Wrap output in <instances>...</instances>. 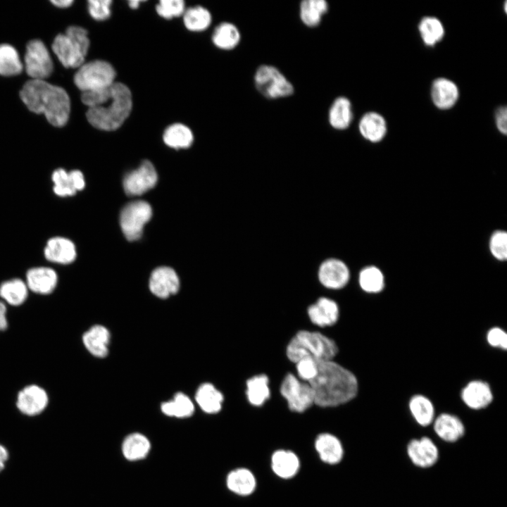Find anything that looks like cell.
<instances>
[{"mask_svg": "<svg viewBox=\"0 0 507 507\" xmlns=\"http://www.w3.org/2000/svg\"><path fill=\"white\" fill-rule=\"evenodd\" d=\"M459 92L457 85L451 80L439 77L436 79L431 87L432 102L439 109L452 108L458 101Z\"/></svg>", "mask_w": 507, "mask_h": 507, "instance_id": "cell-19", "label": "cell"}, {"mask_svg": "<svg viewBox=\"0 0 507 507\" xmlns=\"http://www.w3.org/2000/svg\"><path fill=\"white\" fill-rule=\"evenodd\" d=\"M337 303L327 297H320L308 308V315L311 321L320 327L332 326L339 318Z\"/></svg>", "mask_w": 507, "mask_h": 507, "instance_id": "cell-18", "label": "cell"}, {"mask_svg": "<svg viewBox=\"0 0 507 507\" xmlns=\"http://www.w3.org/2000/svg\"><path fill=\"white\" fill-rule=\"evenodd\" d=\"M223 394L211 383L201 384L196 390L195 400L201 409L206 413L215 414L222 408Z\"/></svg>", "mask_w": 507, "mask_h": 507, "instance_id": "cell-28", "label": "cell"}, {"mask_svg": "<svg viewBox=\"0 0 507 507\" xmlns=\"http://www.w3.org/2000/svg\"><path fill=\"white\" fill-rule=\"evenodd\" d=\"M116 73L108 62L94 60L83 63L74 76V82L82 92L101 90L115 82Z\"/></svg>", "mask_w": 507, "mask_h": 507, "instance_id": "cell-7", "label": "cell"}, {"mask_svg": "<svg viewBox=\"0 0 507 507\" xmlns=\"http://www.w3.org/2000/svg\"><path fill=\"white\" fill-rule=\"evenodd\" d=\"M315 447L320 459L329 464H336L341 461L344 455L342 443L337 437L329 433H323L318 436Z\"/></svg>", "mask_w": 507, "mask_h": 507, "instance_id": "cell-25", "label": "cell"}, {"mask_svg": "<svg viewBox=\"0 0 507 507\" xmlns=\"http://www.w3.org/2000/svg\"><path fill=\"white\" fill-rule=\"evenodd\" d=\"M164 143L173 149H186L189 147L194 140L192 130L182 123L169 125L163 134Z\"/></svg>", "mask_w": 507, "mask_h": 507, "instance_id": "cell-32", "label": "cell"}, {"mask_svg": "<svg viewBox=\"0 0 507 507\" xmlns=\"http://www.w3.org/2000/svg\"><path fill=\"white\" fill-rule=\"evenodd\" d=\"M360 287L368 293L380 292L384 287V277L376 266L370 265L363 268L358 275Z\"/></svg>", "mask_w": 507, "mask_h": 507, "instance_id": "cell-39", "label": "cell"}, {"mask_svg": "<svg viewBox=\"0 0 507 507\" xmlns=\"http://www.w3.org/2000/svg\"><path fill=\"white\" fill-rule=\"evenodd\" d=\"M308 383L314 394V403L320 407L346 403L358 392L356 376L332 360L319 363L316 376Z\"/></svg>", "mask_w": 507, "mask_h": 507, "instance_id": "cell-2", "label": "cell"}, {"mask_svg": "<svg viewBox=\"0 0 507 507\" xmlns=\"http://www.w3.org/2000/svg\"><path fill=\"white\" fill-rule=\"evenodd\" d=\"M338 353L335 342L318 332L299 331L287 347V356L294 363L304 358L317 363L331 361Z\"/></svg>", "mask_w": 507, "mask_h": 507, "instance_id": "cell-4", "label": "cell"}, {"mask_svg": "<svg viewBox=\"0 0 507 507\" xmlns=\"http://www.w3.org/2000/svg\"><path fill=\"white\" fill-rule=\"evenodd\" d=\"M420 35L427 46H434L444 36V27L441 21L432 16L421 19L418 25Z\"/></svg>", "mask_w": 507, "mask_h": 507, "instance_id": "cell-38", "label": "cell"}, {"mask_svg": "<svg viewBox=\"0 0 507 507\" xmlns=\"http://www.w3.org/2000/svg\"><path fill=\"white\" fill-rule=\"evenodd\" d=\"M152 216L150 204L144 201H135L125 206L120 215L121 230L129 241L139 239L144 225Z\"/></svg>", "mask_w": 507, "mask_h": 507, "instance_id": "cell-8", "label": "cell"}, {"mask_svg": "<svg viewBox=\"0 0 507 507\" xmlns=\"http://www.w3.org/2000/svg\"><path fill=\"white\" fill-rule=\"evenodd\" d=\"M496 125L499 132L503 134L507 132V109L506 106L499 107L495 115Z\"/></svg>", "mask_w": 507, "mask_h": 507, "instance_id": "cell-47", "label": "cell"}, {"mask_svg": "<svg viewBox=\"0 0 507 507\" xmlns=\"http://www.w3.org/2000/svg\"><path fill=\"white\" fill-rule=\"evenodd\" d=\"M43 254L46 261L59 265L71 264L77 257L74 242L63 236L50 237L46 242Z\"/></svg>", "mask_w": 507, "mask_h": 507, "instance_id": "cell-14", "label": "cell"}, {"mask_svg": "<svg viewBox=\"0 0 507 507\" xmlns=\"http://www.w3.org/2000/svg\"><path fill=\"white\" fill-rule=\"evenodd\" d=\"M158 180L153 164L144 161L139 168L127 173L123 179V188L129 196L141 195L152 189Z\"/></svg>", "mask_w": 507, "mask_h": 507, "instance_id": "cell-11", "label": "cell"}, {"mask_svg": "<svg viewBox=\"0 0 507 507\" xmlns=\"http://www.w3.org/2000/svg\"><path fill=\"white\" fill-rule=\"evenodd\" d=\"M434 430L439 438L447 442L458 441L465 433L462 421L449 413H442L434 420Z\"/></svg>", "mask_w": 507, "mask_h": 507, "instance_id": "cell-23", "label": "cell"}, {"mask_svg": "<svg viewBox=\"0 0 507 507\" xmlns=\"http://www.w3.org/2000/svg\"><path fill=\"white\" fill-rule=\"evenodd\" d=\"M165 415L175 418H187L194 411V406L189 397L184 393H176L173 398L161 406Z\"/></svg>", "mask_w": 507, "mask_h": 507, "instance_id": "cell-35", "label": "cell"}, {"mask_svg": "<svg viewBox=\"0 0 507 507\" xmlns=\"http://www.w3.org/2000/svg\"><path fill=\"white\" fill-rule=\"evenodd\" d=\"M407 454L416 466L426 468L434 465L439 458V449L429 437L412 439L407 445Z\"/></svg>", "mask_w": 507, "mask_h": 507, "instance_id": "cell-16", "label": "cell"}, {"mask_svg": "<svg viewBox=\"0 0 507 507\" xmlns=\"http://www.w3.org/2000/svg\"><path fill=\"white\" fill-rule=\"evenodd\" d=\"M149 286L152 294L157 297L165 299L178 292L180 280L173 268L159 267L152 272Z\"/></svg>", "mask_w": 507, "mask_h": 507, "instance_id": "cell-17", "label": "cell"}, {"mask_svg": "<svg viewBox=\"0 0 507 507\" xmlns=\"http://www.w3.org/2000/svg\"><path fill=\"white\" fill-rule=\"evenodd\" d=\"M141 2H142V1L132 0V1H128V4H129V6H130L131 8H132V9H136V8H137L139 7V4H140Z\"/></svg>", "mask_w": 507, "mask_h": 507, "instance_id": "cell-52", "label": "cell"}, {"mask_svg": "<svg viewBox=\"0 0 507 507\" xmlns=\"http://www.w3.org/2000/svg\"><path fill=\"white\" fill-rule=\"evenodd\" d=\"M22 69L23 65L15 48L6 44H0V75H18Z\"/></svg>", "mask_w": 507, "mask_h": 507, "instance_id": "cell-40", "label": "cell"}, {"mask_svg": "<svg viewBox=\"0 0 507 507\" xmlns=\"http://www.w3.org/2000/svg\"><path fill=\"white\" fill-rule=\"evenodd\" d=\"M6 312L5 303L0 300V331H4L8 327Z\"/></svg>", "mask_w": 507, "mask_h": 507, "instance_id": "cell-49", "label": "cell"}, {"mask_svg": "<svg viewBox=\"0 0 507 507\" xmlns=\"http://www.w3.org/2000/svg\"><path fill=\"white\" fill-rule=\"evenodd\" d=\"M25 67L32 80H44L53 70V62L44 44L39 39L28 42L25 55Z\"/></svg>", "mask_w": 507, "mask_h": 507, "instance_id": "cell-10", "label": "cell"}, {"mask_svg": "<svg viewBox=\"0 0 507 507\" xmlns=\"http://www.w3.org/2000/svg\"><path fill=\"white\" fill-rule=\"evenodd\" d=\"M295 363L298 375L302 381L309 382L316 376L318 363L314 360L304 358L299 360Z\"/></svg>", "mask_w": 507, "mask_h": 507, "instance_id": "cell-44", "label": "cell"}, {"mask_svg": "<svg viewBox=\"0 0 507 507\" xmlns=\"http://www.w3.org/2000/svg\"><path fill=\"white\" fill-rule=\"evenodd\" d=\"M489 250L492 255L498 261L507 258V233L504 230L494 231L489 239Z\"/></svg>", "mask_w": 507, "mask_h": 507, "instance_id": "cell-42", "label": "cell"}, {"mask_svg": "<svg viewBox=\"0 0 507 507\" xmlns=\"http://www.w3.org/2000/svg\"><path fill=\"white\" fill-rule=\"evenodd\" d=\"M461 397L466 406L475 410L487 407L493 399L489 385L480 380L469 382L463 388Z\"/></svg>", "mask_w": 507, "mask_h": 507, "instance_id": "cell-21", "label": "cell"}, {"mask_svg": "<svg viewBox=\"0 0 507 507\" xmlns=\"http://www.w3.org/2000/svg\"><path fill=\"white\" fill-rule=\"evenodd\" d=\"M242 39L239 28L230 22H223L217 25L212 34V42L219 49L231 51L240 43Z\"/></svg>", "mask_w": 507, "mask_h": 507, "instance_id": "cell-27", "label": "cell"}, {"mask_svg": "<svg viewBox=\"0 0 507 507\" xmlns=\"http://www.w3.org/2000/svg\"><path fill=\"white\" fill-rule=\"evenodd\" d=\"M254 82L256 90L268 99L289 97L294 92L293 84L277 67L270 64L256 68Z\"/></svg>", "mask_w": 507, "mask_h": 507, "instance_id": "cell-6", "label": "cell"}, {"mask_svg": "<svg viewBox=\"0 0 507 507\" xmlns=\"http://www.w3.org/2000/svg\"><path fill=\"white\" fill-rule=\"evenodd\" d=\"M226 483L230 491L242 496L251 494L256 484L254 475L246 468H239L230 472Z\"/></svg>", "mask_w": 507, "mask_h": 507, "instance_id": "cell-31", "label": "cell"}, {"mask_svg": "<svg viewBox=\"0 0 507 507\" xmlns=\"http://www.w3.org/2000/svg\"><path fill=\"white\" fill-rule=\"evenodd\" d=\"M353 120V110L351 101L341 96L334 99L327 114L328 123L336 130H346Z\"/></svg>", "mask_w": 507, "mask_h": 507, "instance_id": "cell-22", "label": "cell"}, {"mask_svg": "<svg viewBox=\"0 0 507 507\" xmlns=\"http://www.w3.org/2000/svg\"><path fill=\"white\" fill-rule=\"evenodd\" d=\"M182 15L186 28L192 32L204 31L210 26L212 22L210 11L200 6L187 8Z\"/></svg>", "mask_w": 507, "mask_h": 507, "instance_id": "cell-37", "label": "cell"}, {"mask_svg": "<svg viewBox=\"0 0 507 507\" xmlns=\"http://www.w3.org/2000/svg\"><path fill=\"white\" fill-rule=\"evenodd\" d=\"M20 96L30 111L43 113L52 125L62 127L68 122L70 100L63 88L44 80H30L24 84Z\"/></svg>", "mask_w": 507, "mask_h": 507, "instance_id": "cell-3", "label": "cell"}, {"mask_svg": "<svg viewBox=\"0 0 507 507\" xmlns=\"http://www.w3.org/2000/svg\"><path fill=\"white\" fill-rule=\"evenodd\" d=\"M150 448V442L144 435L132 433L124 439L122 452L128 461H139L147 456Z\"/></svg>", "mask_w": 507, "mask_h": 507, "instance_id": "cell-33", "label": "cell"}, {"mask_svg": "<svg viewBox=\"0 0 507 507\" xmlns=\"http://www.w3.org/2000/svg\"><path fill=\"white\" fill-rule=\"evenodd\" d=\"M81 100L89 107L86 113L88 122L95 128L105 131L119 128L132 108L130 89L117 82L101 90L82 92Z\"/></svg>", "mask_w": 507, "mask_h": 507, "instance_id": "cell-1", "label": "cell"}, {"mask_svg": "<svg viewBox=\"0 0 507 507\" xmlns=\"http://www.w3.org/2000/svg\"><path fill=\"white\" fill-rule=\"evenodd\" d=\"M319 282L325 287L339 289L344 287L350 279V270L342 260L330 258L321 263L318 271Z\"/></svg>", "mask_w": 507, "mask_h": 507, "instance_id": "cell-12", "label": "cell"}, {"mask_svg": "<svg viewBox=\"0 0 507 507\" xmlns=\"http://www.w3.org/2000/svg\"><path fill=\"white\" fill-rule=\"evenodd\" d=\"M29 294V289L25 280L12 278L0 284V297L4 302L13 306L25 303Z\"/></svg>", "mask_w": 507, "mask_h": 507, "instance_id": "cell-30", "label": "cell"}, {"mask_svg": "<svg viewBox=\"0 0 507 507\" xmlns=\"http://www.w3.org/2000/svg\"><path fill=\"white\" fill-rule=\"evenodd\" d=\"M25 281L29 291L40 295H47L56 289L58 275L51 267L36 266L27 270Z\"/></svg>", "mask_w": 507, "mask_h": 507, "instance_id": "cell-15", "label": "cell"}, {"mask_svg": "<svg viewBox=\"0 0 507 507\" xmlns=\"http://www.w3.org/2000/svg\"><path fill=\"white\" fill-rule=\"evenodd\" d=\"M384 118L376 112L365 113L359 120L358 130L361 135L371 142H380L387 133Z\"/></svg>", "mask_w": 507, "mask_h": 507, "instance_id": "cell-24", "label": "cell"}, {"mask_svg": "<svg viewBox=\"0 0 507 507\" xmlns=\"http://www.w3.org/2000/svg\"><path fill=\"white\" fill-rule=\"evenodd\" d=\"M280 393L292 411L304 412L314 403V394L310 384L292 373L287 374L283 379Z\"/></svg>", "mask_w": 507, "mask_h": 507, "instance_id": "cell-9", "label": "cell"}, {"mask_svg": "<svg viewBox=\"0 0 507 507\" xmlns=\"http://www.w3.org/2000/svg\"><path fill=\"white\" fill-rule=\"evenodd\" d=\"M53 192L59 197L73 196L77 192L71 182L69 171L62 168L55 169L51 174Z\"/></svg>", "mask_w": 507, "mask_h": 507, "instance_id": "cell-41", "label": "cell"}, {"mask_svg": "<svg viewBox=\"0 0 507 507\" xmlns=\"http://www.w3.org/2000/svg\"><path fill=\"white\" fill-rule=\"evenodd\" d=\"M409 408L415 421L421 426L430 425L434 420V408L429 399L415 395L409 402Z\"/></svg>", "mask_w": 507, "mask_h": 507, "instance_id": "cell-36", "label": "cell"}, {"mask_svg": "<svg viewBox=\"0 0 507 507\" xmlns=\"http://www.w3.org/2000/svg\"><path fill=\"white\" fill-rule=\"evenodd\" d=\"M110 332L101 325H95L84 332L82 342L86 349L94 356L104 358L108 355Z\"/></svg>", "mask_w": 507, "mask_h": 507, "instance_id": "cell-20", "label": "cell"}, {"mask_svg": "<svg viewBox=\"0 0 507 507\" xmlns=\"http://www.w3.org/2000/svg\"><path fill=\"white\" fill-rule=\"evenodd\" d=\"M8 458V452L6 447L0 444V472L4 468Z\"/></svg>", "mask_w": 507, "mask_h": 507, "instance_id": "cell-50", "label": "cell"}, {"mask_svg": "<svg viewBox=\"0 0 507 507\" xmlns=\"http://www.w3.org/2000/svg\"><path fill=\"white\" fill-rule=\"evenodd\" d=\"M489 344L494 347H500L503 349L507 348L506 333L499 327H493L487 333V336Z\"/></svg>", "mask_w": 507, "mask_h": 507, "instance_id": "cell-46", "label": "cell"}, {"mask_svg": "<svg viewBox=\"0 0 507 507\" xmlns=\"http://www.w3.org/2000/svg\"><path fill=\"white\" fill-rule=\"evenodd\" d=\"M156 9L160 16L170 19L183 15L185 6L182 0H161L156 5Z\"/></svg>", "mask_w": 507, "mask_h": 507, "instance_id": "cell-43", "label": "cell"}, {"mask_svg": "<svg viewBox=\"0 0 507 507\" xmlns=\"http://www.w3.org/2000/svg\"><path fill=\"white\" fill-rule=\"evenodd\" d=\"M49 403L45 389L37 384L23 387L18 394L16 406L23 414L35 416L43 412Z\"/></svg>", "mask_w": 507, "mask_h": 507, "instance_id": "cell-13", "label": "cell"}, {"mask_svg": "<svg viewBox=\"0 0 507 507\" xmlns=\"http://www.w3.org/2000/svg\"><path fill=\"white\" fill-rule=\"evenodd\" d=\"M328 11L325 0H303L299 4V18L306 27L314 28L321 23Z\"/></svg>", "mask_w": 507, "mask_h": 507, "instance_id": "cell-26", "label": "cell"}, {"mask_svg": "<svg viewBox=\"0 0 507 507\" xmlns=\"http://www.w3.org/2000/svg\"><path fill=\"white\" fill-rule=\"evenodd\" d=\"M89 46L87 32L79 26L69 27L65 33L58 35L52 44L54 54L65 68L81 66Z\"/></svg>", "mask_w": 507, "mask_h": 507, "instance_id": "cell-5", "label": "cell"}, {"mask_svg": "<svg viewBox=\"0 0 507 507\" xmlns=\"http://www.w3.org/2000/svg\"><path fill=\"white\" fill-rule=\"evenodd\" d=\"M111 0H89L88 11L90 15L96 20H104L111 15Z\"/></svg>", "mask_w": 507, "mask_h": 507, "instance_id": "cell-45", "label": "cell"}, {"mask_svg": "<svg viewBox=\"0 0 507 507\" xmlns=\"http://www.w3.org/2000/svg\"><path fill=\"white\" fill-rule=\"evenodd\" d=\"M268 383V377L264 374L255 375L246 381V394L251 405L260 406L270 398Z\"/></svg>", "mask_w": 507, "mask_h": 507, "instance_id": "cell-34", "label": "cell"}, {"mask_svg": "<svg viewBox=\"0 0 507 507\" xmlns=\"http://www.w3.org/2000/svg\"><path fill=\"white\" fill-rule=\"evenodd\" d=\"M271 465L273 472L277 476L288 479L297 473L299 469V460L292 451L278 450L272 456Z\"/></svg>", "mask_w": 507, "mask_h": 507, "instance_id": "cell-29", "label": "cell"}, {"mask_svg": "<svg viewBox=\"0 0 507 507\" xmlns=\"http://www.w3.org/2000/svg\"><path fill=\"white\" fill-rule=\"evenodd\" d=\"M51 3L56 6L65 8L70 6L73 1L72 0H53L51 1Z\"/></svg>", "mask_w": 507, "mask_h": 507, "instance_id": "cell-51", "label": "cell"}, {"mask_svg": "<svg viewBox=\"0 0 507 507\" xmlns=\"http://www.w3.org/2000/svg\"><path fill=\"white\" fill-rule=\"evenodd\" d=\"M69 175L73 187L76 192L82 190L85 187V180L83 173L79 170L69 171Z\"/></svg>", "mask_w": 507, "mask_h": 507, "instance_id": "cell-48", "label": "cell"}]
</instances>
